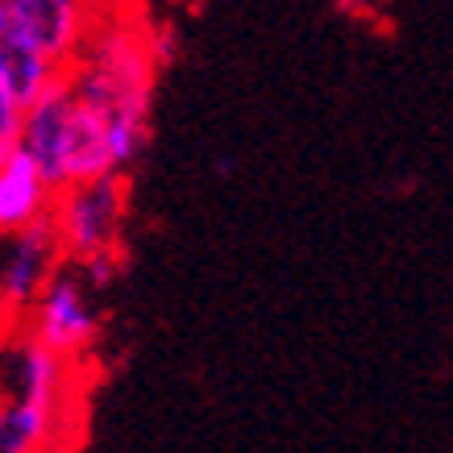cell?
Returning <instances> with one entry per match:
<instances>
[{
	"instance_id": "obj_1",
	"label": "cell",
	"mask_w": 453,
	"mask_h": 453,
	"mask_svg": "<svg viewBox=\"0 0 453 453\" xmlns=\"http://www.w3.org/2000/svg\"><path fill=\"white\" fill-rule=\"evenodd\" d=\"M163 58V34H154L129 0H117L96 13L83 50L63 71L83 104L104 121L121 171H129L146 150L154 80Z\"/></svg>"
},
{
	"instance_id": "obj_2",
	"label": "cell",
	"mask_w": 453,
	"mask_h": 453,
	"mask_svg": "<svg viewBox=\"0 0 453 453\" xmlns=\"http://www.w3.org/2000/svg\"><path fill=\"white\" fill-rule=\"evenodd\" d=\"M75 371L80 362L21 329L0 349V408L9 428V453H34L67 445L75 412Z\"/></svg>"
},
{
	"instance_id": "obj_3",
	"label": "cell",
	"mask_w": 453,
	"mask_h": 453,
	"mask_svg": "<svg viewBox=\"0 0 453 453\" xmlns=\"http://www.w3.org/2000/svg\"><path fill=\"white\" fill-rule=\"evenodd\" d=\"M21 150L38 163V171L50 179V188H71L83 179L121 171L117 150L104 121L80 100V92L63 80H55L26 109L21 121Z\"/></svg>"
},
{
	"instance_id": "obj_4",
	"label": "cell",
	"mask_w": 453,
	"mask_h": 453,
	"mask_svg": "<svg viewBox=\"0 0 453 453\" xmlns=\"http://www.w3.org/2000/svg\"><path fill=\"white\" fill-rule=\"evenodd\" d=\"M125 217H129V183L125 171L83 179L58 188L50 204V225L63 246V258L83 266L96 288H109L121 266Z\"/></svg>"
},
{
	"instance_id": "obj_5",
	"label": "cell",
	"mask_w": 453,
	"mask_h": 453,
	"mask_svg": "<svg viewBox=\"0 0 453 453\" xmlns=\"http://www.w3.org/2000/svg\"><path fill=\"white\" fill-rule=\"evenodd\" d=\"M26 329L63 357L83 362L100 337V288L92 275L75 262H63L29 308Z\"/></svg>"
},
{
	"instance_id": "obj_6",
	"label": "cell",
	"mask_w": 453,
	"mask_h": 453,
	"mask_svg": "<svg viewBox=\"0 0 453 453\" xmlns=\"http://www.w3.org/2000/svg\"><path fill=\"white\" fill-rule=\"evenodd\" d=\"M63 262L67 258H63L50 217L17 234H0V312L29 316L34 300Z\"/></svg>"
},
{
	"instance_id": "obj_7",
	"label": "cell",
	"mask_w": 453,
	"mask_h": 453,
	"mask_svg": "<svg viewBox=\"0 0 453 453\" xmlns=\"http://www.w3.org/2000/svg\"><path fill=\"white\" fill-rule=\"evenodd\" d=\"M4 9L21 21V29L46 50V58L58 71L75 63V55L88 42V29L100 13L92 0H4Z\"/></svg>"
},
{
	"instance_id": "obj_8",
	"label": "cell",
	"mask_w": 453,
	"mask_h": 453,
	"mask_svg": "<svg viewBox=\"0 0 453 453\" xmlns=\"http://www.w3.org/2000/svg\"><path fill=\"white\" fill-rule=\"evenodd\" d=\"M55 204V188L50 179L38 171V163L17 146L4 163H0V234H17L38 220L50 217Z\"/></svg>"
},
{
	"instance_id": "obj_9",
	"label": "cell",
	"mask_w": 453,
	"mask_h": 453,
	"mask_svg": "<svg viewBox=\"0 0 453 453\" xmlns=\"http://www.w3.org/2000/svg\"><path fill=\"white\" fill-rule=\"evenodd\" d=\"M0 71L9 75L13 92L21 96V104H26V109L55 80H63V71L46 58V50H42L38 42L21 29V21L4 9V0H0Z\"/></svg>"
},
{
	"instance_id": "obj_10",
	"label": "cell",
	"mask_w": 453,
	"mask_h": 453,
	"mask_svg": "<svg viewBox=\"0 0 453 453\" xmlns=\"http://www.w3.org/2000/svg\"><path fill=\"white\" fill-rule=\"evenodd\" d=\"M21 121H26V104L13 92L9 75L0 71V163L21 146Z\"/></svg>"
},
{
	"instance_id": "obj_11",
	"label": "cell",
	"mask_w": 453,
	"mask_h": 453,
	"mask_svg": "<svg viewBox=\"0 0 453 453\" xmlns=\"http://www.w3.org/2000/svg\"><path fill=\"white\" fill-rule=\"evenodd\" d=\"M92 4H96V9H109V4H117V0H92Z\"/></svg>"
}]
</instances>
